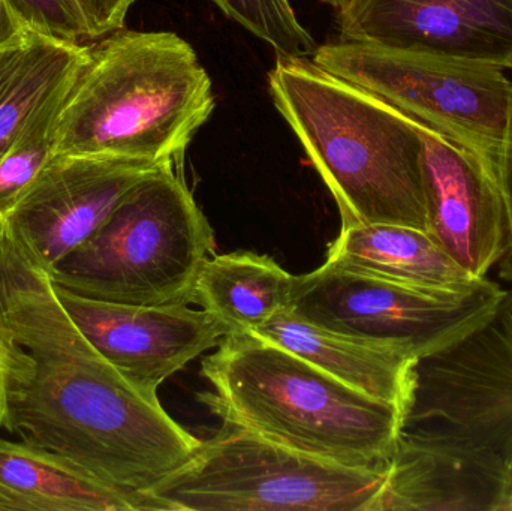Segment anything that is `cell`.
Instances as JSON below:
<instances>
[{
    "label": "cell",
    "instance_id": "1",
    "mask_svg": "<svg viewBox=\"0 0 512 511\" xmlns=\"http://www.w3.org/2000/svg\"><path fill=\"white\" fill-rule=\"evenodd\" d=\"M0 429L143 498L201 443L87 341L3 216Z\"/></svg>",
    "mask_w": 512,
    "mask_h": 511
},
{
    "label": "cell",
    "instance_id": "2",
    "mask_svg": "<svg viewBox=\"0 0 512 511\" xmlns=\"http://www.w3.org/2000/svg\"><path fill=\"white\" fill-rule=\"evenodd\" d=\"M376 511H512V290L420 360Z\"/></svg>",
    "mask_w": 512,
    "mask_h": 511
},
{
    "label": "cell",
    "instance_id": "3",
    "mask_svg": "<svg viewBox=\"0 0 512 511\" xmlns=\"http://www.w3.org/2000/svg\"><path fill=\"white\" fill-rule=\"evenodd\" d=\"M268 92L333 194L342 225L427 233L420 122L312 57L276 56Z\"/></svg>",
    "mask_w": 512,
    "mask_h": 511
},
{
    "label": "cell",
    "instance_id": "4",
    "mask_svg": "<svg viewBox=\"0 0 512 511\" xmlns=\"http://www.w3.org/2000/svg\"><path fill=\"white\" fill-rule=\"evenodd\" d=\"M216 348L201 365L213 392L198 401L227 428L343 467L387 470L403 431L400 408L254 333H231Z\"/></svg>",
    "mask_w": 512,
    "mask_h": 511
},
{
    "label": "cell",
    "instance_id": "5",
    "mask_svg": "<svg viewBox=\"0 0 512 511\" xmlns=\"http://www.w3.org/2000/svg\"><path fill=\"white\" fill-rule=\"evenodd\" d=\"M215 107L212 78L185 38L119 29L89 48L57 120L54 155L183 167Z\"/></svg>",
    "mask_w": 512,
    "mask_h": 511
},
{
    "label": "cell",
    "instance_id": "6",
    "mask_svg": "<svg viewBox=\"0 0 512 511\" xmlns=\"http://www.w3.org/2000/svg\"><path fill=\"white\" fill-rule=\"evenodd\" d=\"M183 167L164 165L56 266L51 281L78 296L135 306L189 305L215 237Z\"/></svg>",
    "mask_w": 512,
    "mask_h": 511
},
{
    "label": "cell",
    "instance_id": "7",
    "mask_svg": "<svg viewBox=\"0 0 512 511\" xmlns=\"http://www.w3.org/2000/svg\"><path fill=\"white\" fill-rule=\"evenodd\" d=\"M387 470L343 467L227 428L146 497L153 511H375Z\"/></svg>",
    "mask_w": 512,
    "mask_h": 511
},
{
    "label": "cell",
    "instance_id": "8",
    "mask_svg": "<svg viewBox=\"0 0 512 511\" xmlns=\"http://www.w3.org/2000/svg\"><path fill=\"white\" fill-rule=\"evenodd\" d=\"M312 60L477 153L495 171L512 96L504 69L348 39L318 45Z\"/></svg>",
    "mask_w": 512,
    "mask_h": 511
},
{
    "label": "cell",
    "instance_id": "9",
    "mask_svg": "<svg viewBox=\"0 0 512 511\" xmlns=\"http://www.w3.org/2000/svg\"><path fill=\"white\" fill-rule=\"evenodd\" d=\"M504 296L489 279L466 296H438L324 263L295 276L286 311L333 335L423 360L480 329Z\"/></svg>",
    "mask_w": 512,
    "mask_h": 511
},
{
    "label": "cell",
    "instance_id": "10",
    "mask_svg": "<svg viewBox=\"0 0 512 511\" xmlns=\"http://www.w3.org/2000/svg\"><path fill=\"white\" fill-rule=\"evenodd\" d=\"M54 287L87 341L150 398H158L161 384L231 335L227 324L204 309L122 305Z\"/></svg>",
    "mask_w": 512,
    "mask_h": 511
},
{
    "label": "cell",
    "instance_id": "11",
    "mask_svg": "<svg viewBox=\"0 0 512 511\" xmlns=\"http://www.w3.org/2000/svg\"><path fill=\"white\" fill-rule=\"evenodd\" d=\"M164 165L114 156L53 155L2 216L50 270L92 236L132 186Z\"/></svg>",
    "mask_w": 512,
    "mask_h": 511
},
{
    "label": "cell",
    "instance_id": "12",
    "mask_svg": "<svg viewBox=\"0 0 512 511\" xmlns=\"http://www.w3.org/2000/svg\"><path fill=\"white\" fill-rule=\"evenodd\" d=\"M339 39L512 69V0H358Z\"/></svg>",
    "mask_w": 512,
    "mask_h": 511
},
{
    "label": "cell",
    "instance_id": "13",
    "mask_svg": "<svg viewBox=\"0 0 512 511\" xmlns=\"http://www.w3.org/2000/svg\"><path fill=\"white\" fill-rule=\"evenodd\" d=\"M420 132L427 234L469 275L484 279L510 246L495 171L427 126Z\"/></svg>",
    "mask_w": 512,
    "mask_h": 511
},
{
    "label": "cell",
    "instance_id": "14",
    "mask_svg": "<svg viewBox=\"0 0 512 511\" xmlns=\"http://www.w3.org/2000/svg\"><path fill=\"white\" fill-rule=\"evenodd\" d=\"M325 263L438 296H466L483 282L426 231L403 225H342Z\"/></svg>",
    "mask_w": 512,
    "mask_h": 511
},
{
    "label": "cell",
    "instance_id": "15",
    "mask_svg": "<svg viewBox=\"0 0 512 511\" xmlns=\"http://www.w3.org/2000/svg\"><path fill=\"white\" fill-rule=\"evenodd\" d=\"M254 335L297 354L346 386L400 408L403 414L408 410L420 362L415 357L333 335L286 309Z\"/></svg>",
    "mask_w": 512,
    "mask_h": 511
},
{
    "label": "cell",
    "instance_id": "16",
    "mask_svg": "<svg viewBox=\"0 0 512 511\" xmlns=\"http://www.w3.org/2000/svg\"><path fill=\"white\" fill-rule=\"evenodd\" d=\"M153 511L63 456L0 438V511Z\"/></svg>",
    "mask_w": 512,
    "mask_h": 511
},
{
    "label": "cell",
    "instance_id": "17",
    "mask_svg": "<svg viewBox=\"0 0 512 511\" xmlns=\"http://www.w3.org/2000/svg\"><path fill=\"white\" fill-rule=\"evenodd\" d=\"M295 276L255 252L206 258L192 287L191 303L215 315L231 333H254L288 308Z\"/></svg>",
    "mask_w": 512,
    "mask_h": 511
},
{
    "label": "cell",
    "instance_id": "18",
    "mask_svg": "<svg viewBox=\"0 0 512 511\" xmlns=\"http://www.w3.org/2000/svg\"><path fill=\"white\" fill-rule=\"evenodd\" d=\"M87 57L89 47L30 33L0 84V158L33 114Z\"/></svg>",
    "mask_w": 512,
    "mask_h": 511
},
{
    "label": "cell",
    "instance_id": "19",
    "mask_svg": "<svg viewBox=\"0 0 512 511\" xmlns=\"http://www.w3.org/2000/svg\"><path fill=\"white\" fill-rule=\"evenodd\" d=\"M81 68L54 90L0 158V216L8 212L54 155L57 120Z\"/></svg>",
    "mask_w": 512,
    "mask_h": 511
},
{
    "label": "cell",
    "instance_id": "20",
    "mask_svg": "<svg viewBox=\"0 0 512 511\" xmlns=\"http://www.w3.org/2000/svg\"><path fill=\"white\" fill-rule=\"evenodd\" d=\"M225 17L265 42L276 56L312 57L315 38L289 0H210Z\"/></svg>",
    "mask_w": 512,
    "mask_h": 511
},
{
    "label": "cell",
    "instance_id": "21",
    "mask_svg": "<svg viewBox=\"0 0 512 511\" xmlns=\"http://www.w3.org/2000/svg\"><path fill=\"white\" fill-rule=\"evenodd\" d=\"M32 32L68 44L90 39L78 0H9Z\"/></svg>",
    "mask_w": 512,
    "mask_h": 511
},
{
    "label": "cell",
    "instance_id": "22",
    "mask_svg": "<svg viewBox=\"0 0 512 511\" xmlns=\"http://www.w3.org/2000/svg\"><path fill=\"white\" fill-rule=\"evenodd\" d=\"M89 26L90 39L104 38L125 26L129 9L138 0H78Z\"/></svg>",
    "mask_w": 512,
    "mask_h": 511
},
{
    "label": "cell",
    "instance_id": "23",
    "mask_svg": "<svg viewBox=\"0 0 512 511\" xmlns=\"http://www.w3.org/2000/svg\"><path fill=\"white\" fill-rule=\"evenodd\" d=\"M495 177L504 201L505 216H507L508 227V252L510 260L504 267V276L512 279V96L510 110H508L507 128H505L504 140L499 149L498 158L495 162Z\"/></svg>",
    "mask_w": 512,
    "mask_h": 511
},
{
    "label": "cell",
    "instance_id": "24",
    "mask_svg": "<svg viewBox=\"0 0 512 511\" xmlns=\"http://www.w3.org/2000/svg\"><path fill=\"white\" fill-rule=\"evenodd\" d=\"M32 30L9 0H0V50L23 44Z\"/></svg>",
    "mask_w": 512,
    "mask_h": 511
},
{
    "label": "cell",
    "instance_id": "25",
    "mask_svg": "<svg viewBox=\"0 0 512 511\" xmlns=\"http://www.w3.org/2000/svg\"><path fill=\"white\" fill-rule=\"evenodd\" d=\"M24 42L23 44L15 45V47H9L5 48V50H0V84H2V81L5 80L6 74H8L9 69H11L12 63H14L17 54L20 53Z\"/></svg>",
    "mask_w": 512,
    "mask_h": 511
},
{
    "label": "cell",
    "instance_id": "26",
    "mask_svg": "<svg viewBox=\"0 0 512 511\" xmlns=\"http://www.w3.org/2000/svg\"><path fill=\"white\" fill-rule=\"evenodd\" d=\"M321 2L333 8L336 18H339L351 11L357 5L358 0H321Z\"/></svg>",
    "mask_w": 512,
    "mask_h": 511
}]
</instances>
